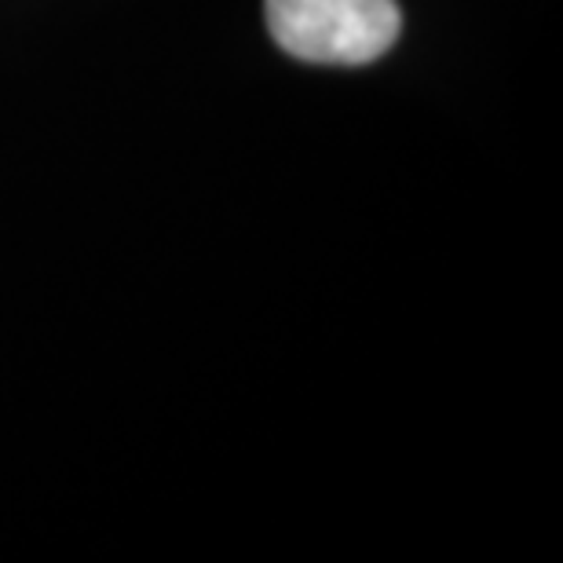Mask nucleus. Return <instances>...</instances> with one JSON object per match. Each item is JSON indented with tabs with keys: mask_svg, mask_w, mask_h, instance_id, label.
<instances>
[{
	"mask_svg": "<svg viewBox=\"0 0 563 563\" xmlns=\"http://www.w3.org/2000/svg\"><path fill=\"white\" fill-rule=\"evenodd\" d=\"M267 30L292 59L366 66L399 41L396 0H264Z\"/></svg>",
	"mask_w": 563,
	"mask_h": 563,
	"instance_id": "nucleus-1",
	"label": "nucleus"
}]
</instances>
